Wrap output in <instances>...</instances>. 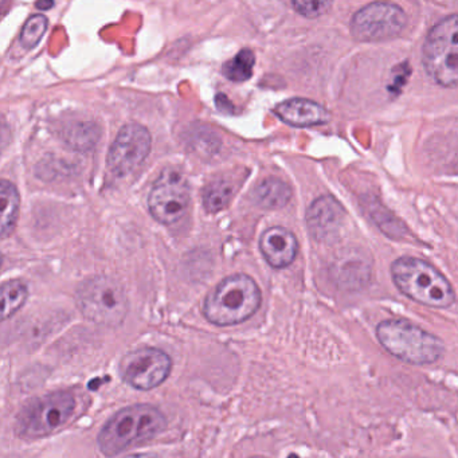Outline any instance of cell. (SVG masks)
Here are the masks:
<instances>
[{
    "label": "cell",
    "mask_w": 458,
    "mask_h": 458,
    "mask_svg": "<svg viewBox=\"0 0 458 458\" xmlns=\"http://www.w3.org/2000/svg\"><path fill=\"white\" fill-rule=\"evenodd\" d=\"M65 140L72 148L87 151L98 143V130L92 124H76L66 131Z\"/></svg>",
    "instance_id": "ffe728a7"
},
{
    "label": "cell",
    "mask_w": 458,
    "mask_h": 458,
    "mask_svg": "<svg viewBox=\"0 0 458 458\" xmlns=\"http://www.w3.org/2000/svg\"><path fill=\"white\" fill-rule=\"evenodd\" d=\"M262 256L270 267L283 269L296 259L299 242L293 233L284 227H270L259 240Z\"/></svg>",
    "instance_id": "5bb4252c"
},
{
    "label": "cell",
    "mask_w": 458,
    "mask_h": 458,
    "mask_svg": "<svg viewBox=\"0 0 458 458\" xmlns=\"http://www.w3.org/2000/svg\"><path fill=\"white\" fill-rule=\"evenodd\" d=\"M407 25V15L391 2H374L359 10L351 21V33L359 42H383L396 38Z\"/></svg>",
    "instance_id": "ba28073f"
},
{
    "label": "cell",
    "mask_w": 458,
    "mask_h": 458,
    "mask_svg": "<svg viewBox=\"0 0 458 458\" xmlns=\"http://www.w3.org/2000/svg\"><path fill=\"white\" fill-rule=\"evenodd\" d=\"M261 300V291L253 278L230 276L206 297L203 313L216 326H235L251 318L259 310Z\"/></svg>",
    "instance_id": "7a4b0ae2"
},
{
    "label": "cell",
    "mask_w": 458,
    "mask_h": 458,
    "mask_svg": "<svg viewBox=\"0 0 458 458\" xmlns=\"http://www.w3.org/2000/svg\"><path fill=\"white\" fill-rule=\"evenodd\" d=\"M233 194L234 189L225 179L211 182L203 191V206L208 213H218L229 205Z\"/></svg>",
    "instance_id": "e0dca14e"
},
{
    "label": "cell",
    "mask_w": 458,
    "mask_h": 458,
    "mask_svg": "<svg viewBox=\"0 0 458 458\" xmlns=\"http://www.w3.org/2000/svg\"><path fill=\"white\" fill-rule=\"evenodd\" d=\"M173 369V360L157 348H140L127 353L119 371L125 383L138 390L148 391L162 385Z\"/></svg>",
    "instance_id": "30bf717a"
},
{
    "label": "cell",
    "mask_w": 458,
    "mask_h": 458,
    "mask_svg": "<svg viewBox=\"0 0 458 458\" xmlns=\"http://www.w3.org/2000/svg\"><path fill=\"white\" fill-rule=\"evenodd\" d=\"M28 286L22 281H7L2 286V296H4V308H2V318L7 320L18 312L25 305L28 300Z\"/></svg>",
    "instance_id": "ac0fdd59"
},
{
    "label": "cell",
    "mask_w": 458,
    "mask_h": 458,
    "mask_svg": "<svg viewBox=\"0 0 458 458\" xmlns=\"http://www.w3.org/2000/svg\"><path fill=\"white\" fill-rule=\"evenodd\" d=\"M47 18L44 14L33 15L23 26L21 33V44L25 49H34L44 38L47 30Z\"/></svg>",
    "instance_id": "44dd1931"
},
{
    "label": "cell",
    "mask_w": 458,
    "mask_h": 458,
    "mask_svg": "<svg viewBox=\"0 0 458 458\" xmlns=\"http://www.w3.org/2000/svg\"><path fill=\"white\" fill-rule=\"evenodd\" d=\"M377 336L391 355L406 363L433 364L445 353V345L439 337L404 318L382 321L377 326Z\"/></svg>",
    "instance_id": "277c9868"
},
{
    "label": "cell",
    "mask_w": 458,
    "mask_h": 458,
    "mask_svg": "<svg viewBox=\"0 0 458 458\" xmlns=\"http://www.w3.org/2000/svg\"><path fill=\"white\" fill-rule=\"evenodd\" d=\"M275 114L281 122L297 128L316 127L331 120V114L326 106L307 98L284 101L276 106Z\"/></svg>",
    "instance_id": "4fadbf2b"
},
{
    "label": "cell",
    "mask_w": 458,
    "mask_h": 458,
    "mask_svg": "<svg viewBox=\"0 0 458 458\" xmlns=\"http://www.w3.org/2000/svg\"><path fill=\"white\" fill-rule=\"evenodd\" d=\"M334 0H292V6L302 17L315 20L331 10Z\"/></svg>",
    "instance_id": "7402d4cb"
},
{
    "label": "cell",
    "mask_w": 458,
    "mask_h": 458,
    "mask_svg": "<svg viewBox=\"0 0 458 458\" xmlns=\"http://www.w3.org/2000/svg\"><path fill=\"white\" fill-rule=\"evenodd\" d=\"M251 198L261 208L277 210L288 205L292 198V190L281 179L267 178L254 187Z\"/></svg>",
    "instance_id": "9a60e30c"
},
{
    "label": "cell",
    "mask_w": 458,
    "mask_h": 458,
    "mask_svg": "<svg viewBox=\"0 0 458 458\" xmlns=\"http://www.w3.org/2000/svg\"><path fill=\"white\" fill-rule=\"evenodd\" d=\"M151 133L144 125L131 123L117 133L106 157V165L114 175L123 178L136 170L151 152Z\"/></svg>",
    "instance_id": "8fae6325"
},
{
    "label": "cell",
    "mask_w": 458,
    "mask_h": 458,
    "mask_svg": "<svg viewBox=\"0 0 458 458\" xmlns=\"http://www.w3.org/2000/svg\"><path fill=\"white\" fill-rule=\"evenodd\" d=\"M344 216L343 206L334 197L324 195L308 208V230L318 242H331L339 235Z\"/></svg>",
    "instance_id": "7c38bea8"
},
{
    "label": "cell",
    "mask_w": 458,
    "mask_h": 458,
    "mask_svg": "<svg viewBox=\"0 0 458 458\" xmlns=\"http://www.w3.org/2000/svg\"><path fill=\"white\" fill-rule=\"evenodd\" d=\"M0 197L4 202V214H2V237L6 238L12 234L17 225L20 216L21 197L17 187L12 182L4 179L0 183Z\"/></svg>",
    "instance_id": "2e32d148"
},
{
    "label": "cell",
    "mask_w": 458,
    "mask_h": 458,
    "mask_svg": "<svg viewBox=\"0 0 458 458\" xmlns=\"http://www.w3.org/2000/svg\"><path fill=\"white\" fill-rule=\"evenodd\" d=\"M53 6H55V0H38L37 2V9L41 10V12H47Z\"/></svg>",
    "instance_id": "603a6c76"
},
{
    "label": "cell",
    "mask_w": 458,
    "mask_h": 458,
    "mask_svg": "<svg viewBox=\"0 0 458 458\" xmlns=\"http://www.w3.org/2000/svg\"><path fill=\"white\" fill-rule=\"evenodd\" d=\"M423 68L439 87H458V14L439 21L425 39Z\"/></svg>",
    "instance_id": "5b68a950"
},
{
    "label": "cell",
    "mask_w": 458,
    "mask_h": 458,
    "mask_svg": "<svg viewBox=\"0 0 458 458\" xmlns=\"http://www.w3.org/2000/svg\"><path fill=\"white\" fill-rule=\"evenodd\" d=\"M190 205V187L186 178L175 170H165L149 192L151 216L163 225L181 221Z\"/></svg>",
    "instance_id": "9c48e42d"
},
{
    "label": "cell",
    "mask_w": 458,
    "mask_h": 458,
    "mask_svg": "<svg viewBox=\"0 0 458 458\" xmlns=\"http://www.w3.org/2000/svg\"><path fill=\"white\" fill-rule=\"evenodd\" d=\"M76 409L71 394L58 391L29 402L21 410L15 422V431L21 438L36 439L63 428Z\"/></svg>",
    "instance_id": "52a82bcc"
},
{
    "label": "cell",
    "mask_w": 458,
    "mask_h": 458,
    "mask_svg": "<svg viewBox=\"0 0 458 458\" xmlns=\"http://www.w3.org/2000/svg\"><path fill=\"white\" fill-rule=\"evenodd\" d=\"M396 288L414 301L430 308H447L454 302L449 281L428 262L414 257H402L391 265Z\"/></svg>",
    "instance_id": "3957f363"
},
{
    "label": "cell",
    "mask_w": 458,
    "mask_h": 458,
    "mask_svg": "<svg viewBox=\"0 0 458 458\" xmlns=\"http://www.w3.org/2000/svg\"><path fill=\"white\" fill-rule=\"evenodd\" d=\"M76 300L82 315L101 326H120L130 310L124 288L108 276L84 281L77 289Z\"/></svg>",
    "instance_id": "8992f818"
},
{
    "label": "cell",
    "mask_w": 458,
    "mask_h": 458,
    "mask_svg": "<svg viewBox=\"0 0 458 458\" xmlns=\"http://www.w3.org/2000/svg\"><path fill=\"white\" fill-rule=\"evenodd\" d=\"M167 426L163 412L151 404H133L114 415L101 428L98 446L106 455H117L133 445L154 438Z\"/></svg>",
    "instance_id": "6da1fadb"
},
{
    "label": "cell",
    "mask_w": 458,
    "mask_h": 458,
    "mask_svg": "<svg viewBox=\"0 0 458 458\" xmlns=\"http://www.w3.org/2000/svg\"><path fill=\"white\" fill-rule=\"evenodd\" d=\"M254 64H256L254 53L251 50L243 49L233 60L225 64L222 73L230 81H246L253 74Z\"/></svg>",
    "instance_id": "d6986e66"
}]
</instances>
